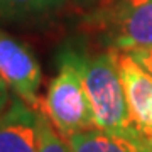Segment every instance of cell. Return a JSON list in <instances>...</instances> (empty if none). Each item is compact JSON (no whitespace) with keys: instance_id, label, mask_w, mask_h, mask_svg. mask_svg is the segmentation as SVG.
Segmentation results:
<instances>
[{"instance_id":"6da1fadb","label":"cell","mask_w":152,"mask_h":152,"mask_svg":"<svg viewBox=\"0 0 152 152\" xmlns=\"http://www.w3.org/2000/svg\"><path fill=\"white\" fill-rule=\"evenodd\" d=\"M58 75L51 80L42 102L44 113L63 137L96 129L93 108L83 83L78 42H66L56 56Z\"/></svg>"},{"instance_id":"4fadbf2b","label":"cell","mask_w":152,"mask_h":152,"mask_svg":"<svg viewBox=\"0 0 152 152\" xmlns=\"http://www.w3.org/2000/svg\"><path fill=\"white\" fill-rule=\"evenodd\" d=\"M149 142H151V151H152V137L149 139Z\"/></svg>"},{"instance_id":"9c48e42d","label":"cell","mask_w":152,"mask_h":152,"mask_svg":"<svg viewBox=\"0 0 152 152\" xmlns=\"http://www.w3.org/2000/svg\"><path fill=\"white\" fill-rule=\"evenodd\" d=\"M39 129H41L39 152H71L69 145L64 142V137H61L59 132L54 130L53 122L48 118V115L44 112H41Z\"/></svg>"},{"instance_id":"8fae6325","label":"cell","mask_w":152,"mask_h":152,"mask_svg":"<svg viewBox=\"0 0 152 152\" xmlns=\"http://www.w3.org/2000/svg\"><path fill=\"white\" fill-rule=\"evenodd\" d=\"M10 88L7 86V83L0 78V115H2V112L9 107V103H10Z\"/></svg>"},{"instance_id":"7a4b0ae2","label":"cell","mask_w":152,"mask_h":152,"mask_svg":"<svg viewBox=\"0 0 152 152\" xmlns=\"http://www.w3.org/2000/svg\"><path fill=\"white\" fill-rule=\"evenodd\" d=\"M78 59L96 129L118 134L135 130L113 49L93 54L78 44Z\"/></svg>"},{"instance_id":"8992f818","label":"cell","mask_w":152,"mask_h":152,"mask_svg":"<svg viewBox=\"0 0 152 152\" xmlns=\"http://www.w3.org/2000/svg\"><path fill=\"white\" fill-rule=\"evenodd\" d=\"M41 112L12 98L0 115V152H39Z\"/></svg>"},{"instance_id":"5b68a950","label":"cell","mask_w":152,"mask_h":152,"mask_svg":"<svg viewBox=\"0 0 152 152\" xmlns=\"http://www.w3.org/2000/svg\"><path fill=\"white\" fill-rule=\"evenodd\" d=\"M132 122L145 137H152V76L129 53L113 49Z\"/></svg>"},{"instance_id":"7c38bea8","label":"cell","mask_w":152,"mask_h":152,"mask_svg":"<svg viewBox=\"0 0 152 152\" xmlns=\"http://www.w3.org/2000/svg\"><path fill=\"white\" fill-rule=\"evenodd\" d=\"M75 4H80V5H91V4H100V2H105V0H71Z\"/></svg>"},{"instance_id":"277c9868","label":"cell","mask_w":152,"mask_h":152,"mask_svg":"<svg viewBox=\"0 0 152 152\" xmlns=\"http://www.w3.org/2000/svg\"><path fill=\"white\" fill-rule=\"evenodd\" d=\"M0 78L17 98L37 108L42 71L32 49L0 31Z\"/></svg>"},{"instance_id":"3957f363","label":"cell","mask_w":152,"mask_h":152,"mask_svg":"<svg viewBox=\"0 0 152 152\" xmlns=\"http://www.w3.org/2000/svg\"><path fill=\"white\" fill-rule=\"evenodd\" d=\"M98 20L112 49L152 48V0H110Z\"/></svg>"},{"instance_id":"30bf717a","label":"cell","mask_w":152,"mask_h":152,"mask_svg":"<svg viewBox=\"0 0 152 152\" xmlns=\"http://www.w3.org/2000/svg\"><path fill=\"white\" fill-rule=\"evenodd\" d=\"M125 53H129L132 59L137 61V63L152 76V48L134 49V51H125Z\"/></svg>"},{"instance_id":"ba28073f","label":"cell","mask_w":152,"mask_h":152,"mask_svg":"<svg viewBox=\"0 0 152 152\" xmlns=\"http://www.w3.org/2000/svg\"><path fill=\"white\" fill-rule=\"evenodd\" d=\"M68 2L69 0H0V22L42 24L56 19Z\"/></svg>"},{"instance_id":"52a82bcc","label":"cell","mask_w":152,"mask_h":152,"mask_svg":"<svg viewBox=\"0 0 152 152\" xmlns=\"http://www.w3.org/2000/svg\"><path fill=\"white\" fill-rule=\"evenodd\" d=\"M64 139L71 152H152L149 137L137 129L122 134L88 129L69 134Z\"/></svg>"}]
</instances>
